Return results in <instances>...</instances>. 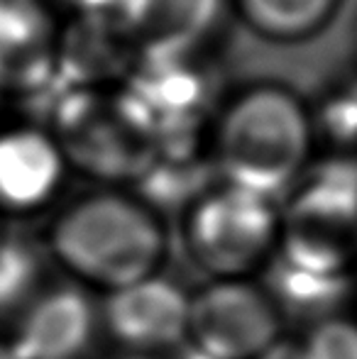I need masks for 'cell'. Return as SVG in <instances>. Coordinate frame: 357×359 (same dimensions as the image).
I'll use <instances>...</instances> for the list:
<instances>
[{
	"instance_id": "cell-23",
	"label": "cell",
	"mask_w": 357,
	"mask_h": 359,
	"mask_svg": "<svg viewBox=\"0 0 357 359\" xmlns=\"http://www.w3.org/2000/svg\"><path fill=\"white\" fill-rule=\"evenodd\" d=\"M177 359H213V357H208V355H203V352H198V350H194V347H189V350H184Z\"/></svg>"
},
{
	"instance_id": "cell-6",
	"label": "cell",
	"mask_w": 357,
	"mask_h": 359,
	"mask_svg": "<svg viewBox=\"0 0 357 359\" xmlns=\"http://www.w3.org/2000/svg\"><path fill=\"white\" fill-rule=\"evenodd\" d=\"M281 337V313L262 286L213 279L189 301L191 347L213 359H255Z\"/></svg>"
},
{
	"instance_id": "cell-8",
	"label": "cell",
	"mask_w": 357,
	"mask_h": 359,
	"mask_svg": "<svg viewBox=\"0 0 357 359\" xmlns=\"http://www.w3.org/2000/svg\"><path fill=\"white\" fill-rule=\"evenodd\" d=\"M95 327L98 313L81 288L44 286L15 318V335L8 342L20 359H81Z\"/></svg>"
},
{
	"instance_id": "cell-7",
	"label": "cell",
	"mask_w": 357,
	"mask_h": 359,
	"mask_svg": "<svg viewBox=\"0 0 357 359\" xmlns=\"http://www.w3.org/2000/svg\"><path fill=\"white\" fill-rule=\"evenodd\" d=\"M189 301L179 284L152 274L108 291L100 320L128 352L162 355L186 340Z\"/></svg>"
},
{
	"instance_id": "cell-10",
	"label": "cell",
	"mask_w": 357,
	"mask_h": 359,
	"mask_svg": "<svg viewBox=\"0 0 357 359\" xmlns=\"http://www.w3.org/2000/svg\"><path fill=\"white\" fill-rule=\"evenodd\" d=\"M67 156L57 137L32 128L0 133V210L32 213L54 198Z\"/></svg>"
},
{
	"instance_id": "cell-9",
	"label": "cell",
	"mask_w": 357,
	"mask_h": 359,
	"mask_svg": "<svg viewBox=\"0 0 357 359\" xmlns=\"http://www.w3.org/2000/svg\"><path fill=\"white\" fill-rule=\"evenodd\" d=\"M147 62L133 74L128 100L152 130L154 140H174L191 130L208 100V83L194 64L179 57H144Z\"/></svg>"
},
{
	"instance_id": "cell-18",
	"label": "cell",
	"mask_w": 357,
	"mask_h": 359,
	"mask_svg": "<svg viewBox=\"0 0 357 359\" xmlns=\"http://www.w3.org/2000/svg\"><path fill=\"white\" fill-rule=\"evenodd\" d=\"M255 359H309V357H306L304 342L286 340V337H276L267 350L260 352Z\"/></svg>"
},
{
	"instance_id": "cell-14",
	"label": "cell",
	"mask_w": 357,
	"mask_h": 359,
	"mask_svg": "<svg viewBox=\"0 0 357 359\" xmlns=\"http://www.w3.org/2000/svg\"><path fill=\"white\" fill-rule=\"evenodd\" d=\"M267 269V284L262 288L269 293L279 313L321 323L330 316H338L340 306L353 291V276L318 274L301 269L289 262L271 257Z\"/></svg>"
},
{
	"instance_id": "cell-16",
	"label": "cell",
	"mask_w": 357,
	"mask_h": 359,
	"mask_svg": "<svg viewBox=\"0 0 357 359\" xmlns=\"http://www.w3.org/2000/svg\"><path fill=\"white\" fill-rule=\"evenodd\" d=\"M338 0H240L248 22L271 39H299L330 18Z\"/></svg>"
},
{
	"instance_id": "cell-15",
	"label": "cell",
	"mask_w": 357,
	"mask_h": 359,
	"mask_svg": "<svg viewBox=\"0 0 357 359\" xmlns=\"http://www.w3.org/2000/svg\"><path fill=\"white\" fill-rule=\"evenodd\" d=\"M44 255L22 237L0 240V320L18 318L44 288Z\"/></svg>"
},
{
	"instance_id": "cell-4",
	"label": "cell",
	"mask_w": 357,
	"mask_h": 359,
	"mask_svg": "<svg viewBox=\"0 0 357 359\" xmlns=\"http://www.w3.org/2000/svg\"><path fill=\"white\" fill-rule=\"evenodd\" d=\"M281 215L267 196L225 184L194 198L186 247L213 279H245L269 264L279 245Z\"/></svg>"
},
{
	"instance_id": "cell-20",
	"label": "cell",
	"mask_w": 357,
	"mask_h": 359,
	"mask_svg": "<svg viewBox=\"0 0 357 359\" xmlns=\"http://www.w3.org/2000/svg\"><path fill=\"white\" fill-rule=\"evenodd\" d=\"M335 123H340V133H345V137L357 142V100H350L348 105H343V110H338V115H333Z\"/></svg>"
},
{
	"instance_id": "cell-2",
	"label": "cell",
	"mask_w": 357,
	"mask_h": 359,
	"mask_svg": "<svg viewBox=\"0 0 357 359\" xmlns=\"http://www.w3.org/2000/svg\"><path fill=\"white\" fill-rule=\"evenodd\" d=\"M309 147L311 123L299 98L276 86H260L223 113L213 159L225 184L274 198L304 171Z\"/></svg>"
},
{
	"instance_id": "cell-3",
	"label": "cell",
	"mask_w": 357,
	"mask_h": 359,
	"mask_svg": "<svg viewBox=\"0 0 357 359\" xmlns=\"http://www.w3.org/2000/svg\"><path fill=\"white\" fill-rule=\"evenodd\" d=\"M279 259L318 274L353 276L357 262V161H325L281 215Z\"/></svg>"
},
{
	"instance_id": "cell-11",
	"label": "cell",
	"mask_w": 357,
	"mask_h": 359,
	"mask_svg": "<svg viewBox=\"0 0 357 359\" xmlns=\"http://www.w3.org/2000/svg\"><path fill=\"white\" fill-rule=\"evenodd\" d=\"M223 0H123L118 18L144 57L189 54L215 25Z\"/></svg>"
},
{
	"instance_id": "cell-5",
	"label": "cell",
	"mask_w": 357,
	"mask_h": 359,
	"mask_svg": "<svg viewBox=\"0 0 357 359\" xmlns=\"http://www.w3.org/2000/svg\"><path fill=\"white\" fill-rule=\"evenodd\" d=\"M59 120L57 142L64 156L93 176H144L157 154L152 130L125 93L113 103H105L95 98V93L76 90L74 98L67 100Z\"/></svg>"
},
{
	"instance_id": "cell-24",
	"label": "cell",
	"mask_w": 357,
	"mask_h": 359,
	"mask_svg": "<svg viewBox=\"0 0 357 359\" xmlns=\"http://www.w3.org/2000/svg\"><path fill=\"white\" fill-rule=\"evenodd\" d=\"M0 240H3V225H0Z\"/></svg>"
},
{
	"instance_id": "cell-12",
	"label": "cell",
	"mask_w": 357,
	"mask_h": 359,
	"mask_svg": "<svg viewBox=\"0 0 357 359\" xmlns=\"http://www.w3.org/2000/svg\"><path fill=\"white\" fill-rule=\"evenodd\" d=\"M57 69L44 0H0V86H39Z\"/></svg>"
},
{
	"instance_id": "cell-13",
	"label": "cell",
	"mask_w": 357,
	"mask_h": 359,
	"mask_svg": "<svg viewBox=\"0 0 357 359\" xmlns=\"http://www.w3.org/2000/svg\"><path fill=\"white\" fill-rule=\"evenodd\" d=\"M83 22L67 34L57 52V67L76 86H90L120 74L130 62L135 44L123 22L105 20L108 13L83 15Z\"/></svg>"
},
{
	"instance_id": "cell-22",
	"label": "cell",
	"mask_w": 357,
	"mask_h": 359,
	"mask_svg": "<svg viewBox=\"0 0 357 359\" xmlns=\"http://www.w3.org/2000/svg\"><path fill=\"white\" fill-rule=\"evenodd\" d=\"M0 359H20L8 340H0Z\"/></svg>"
},
{
	"instance_id": "cell-21",
	"label": "cell",
	"mask_w": 357,
	"mask_h": 359,
	"mask_svg": "<svg viewBox=\"0 0 357 359\" xmlns=\"http://www.w3.org/2000/svg\"><path fill=\"white\" fill-rule=\"evenodd\" d=\"M115 359H164L162 355H152V352H125V355Z\"/></svg>"
},
{
	"instance_id": "cell-19",
	"label": "cell",
	"mask_w": 357,
	"mask_h": 359,
	"mask_svg": "<svg viewBox=\"0 0 357 359\" xmlns=\"http://www.w3.org/2000/svg\"><path fill=\"white\" fill-rule=\"evenodd\" d=\"M62 3L81 10L83 15H95V13H113V10L120 8L123 0H62Z\"/></svg>"
},
{
	"instance_id": "cell-1",
	"label": "cell",
	"mask_w": 357,
	"mask_h": 359,
	"mask_svg": "<svg viewBox=\"0 0 357 359\" xmlns=\"http://www.w3.org/2000/svg\"><path fill=\"white\" fill-rule=\"evenodd\" d=\"M49 252L79 281L108 293L159 274L167 237L159 217L142 201L93 194L54 220Z\"/></svg>"
},
{
	"instance_id": "cell-17",
	"label": "cell",
	"mask_w": 357,
	"mask_h": 359,
	"mask_svg": "<svg viewBox=\"0 0 357 359\" xmlns=\"http://www.w3.org/2000/svg\"><path fill=\"white\" fill-rule=\"evenodd\" d=\"M304 350L309 359H357V320L330 316L314 323Z\"/></svg>"
}]
</instances>
